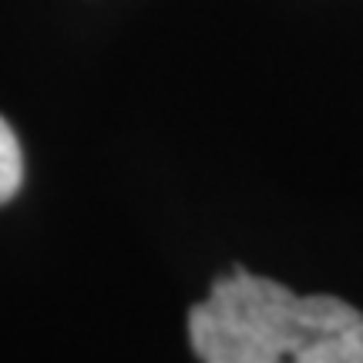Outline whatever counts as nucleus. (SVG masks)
<instances>
[{"label":"nucleus","instance_id":"1","mask_svg":"<svg viewBox=\"0 0 363 363\" xmlns=\"http://www.w3.org/2000/svg\"><path fill=\"white\" fill-rule=\"evenodd\" d=\"M189 343L202 363H363V313L235 266L189 310Z\"/></svg>","mask_w":363,"mask_h":363},{"label":"nucleus","instance_id":"2","mask_svg":"<svg viewBox=\"0 0 363 363\" xmlns=\"http://www.w3.org/2000/svg\"><path fill=\"white\" fill-rule=\"evenodd\" d=\"M24 182V155H21V142L11 131V125L0 118V206L11 202L17 189Z\"/></svg>","mask_w":363,"mask_h":363}]
</instances>
